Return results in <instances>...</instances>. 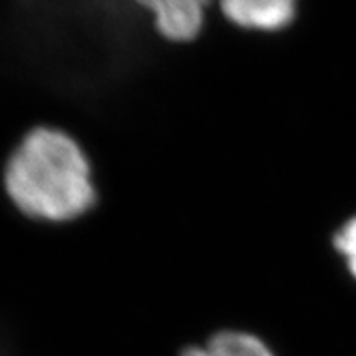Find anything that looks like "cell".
Masks as SVG:
<instances>
[{
	"instance_id": "1",
	"label": "cell",
	"mask_w": 356,
	"mask_h": 356,
	"mask_svg": "<svg viewBox=\"0 0 356 356\" xmlns=\"http://www.w3.org/2000/svg\"><path fill=\"white\" fill-rule=\"evenodd\" d=\"M4 189L26 218L49 225L73 224L99 202L88 151L56 126H37L20 138L6 160Z\"/></svg>"
},
{
	"instance_id": "5",
	"label": "cell",
	"mask_w": 356,
	"mask_h": 356,
	"mask_svg": "<svg viewBox=\"0 0 356 356\" xmlns=\"http://www.w3.org/2000/svg\"><path fill=\"white\" fill-rule=\"evenodd\" d=\"M331 245L343 258L351 277L356 278V215L340 225L331 238Z\"/></svg>"
},
{
	"instance_id": "2",
	"label": "cell",
	"mask_w": 356,
	"mask_h": 356,
	"mask_svg": "<svg viewBox=\"0 0 356 356\" xmlns=\"http://www.w3.org/2000/svg\"><path fill=\"white\" fill-rule=\"evenodd\" d=\"M156 37L169 46H189L206 31L211 2L206 0H140Z\"/></svg>"
},
{
	"instance_id": "3",
	"label": "cell",
	"mask_w": 356,
	"mask_h": 356,
	"mask_svg": "<svg viewBox=\"0 0 356 356\" xmlns=\"http://www.w3.org/2000/svg\"><path fill=\"white\" fill-rule=\"evenodd\" d=\"M216 8L225 22L253 35L284 33L298 19V0H222Z\"/></svg>"
},
{
	"instance_id": "4",
	"label": "cell",
	"mask_w": 356,
	"mask_h": 356,
	"mask_svg": "<svg viewBox=\"0 0 356 356\" xmlns=\"http://www.w3.org/2000/svg\"><path fill=\"white\" fill-rule=\"evenodd\" d=\"M180 356H277L266 340L248 331L224 329L202 343L184 347Z\"/></svg>"
}]
</instances>
